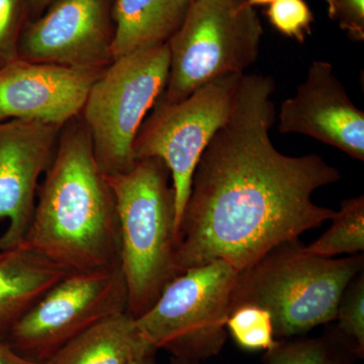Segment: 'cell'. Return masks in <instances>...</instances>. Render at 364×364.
<instances>
[{"mask_svg": "<svg viewBox=\"0 0 364 364\" xmlns=\"http://www.w3.org/2000/svg\"><path fill=\"white\" fill-rule=\"evenodd\" d=\"M274 90L270 76L244 74L231 116L203 151L177 230L179 274L215 260L241 272L336 214L312 196L341 178L338 169L318 154L287 156L270 140Z\"/></svg>", "mask_w": 364, "mask_h": 364, "instance_id": "6da1fadb", "label": "cell"}, {"mask_svg": "<svg viewBox=\"0 0 364 364\" xmlns=\"http://www.w3.org/2000/svg\"><path fill=\"white\" fill-rule=\"evenodd\" d=\"M63 128L23 242L68 273L119 267L121 237L111 186L85 124L73 119Z\"/></svg>", "mask_w": 364, "mask_h": 364, "instance_id": "7a4b0ae2", "label": "cell"}, {"mask_svg": "<svg viewBox=\"0 0 364 364\" xmlns=\"http://www.w3.org/2000/svg\"><path fill=\"white\" fill-rule=\"evenodd\" d=\"M107 178L116 200L119 267L128 289L127 313L136 318L179 274L176 193L169 169L158 158L136 160L129 171Z\"/></svg>", "mask_w": 364, "mask_h": 364, "instance_id": "3957f363", "label": "cell"}, {"mask_svg": "<svg viewBox=\"0 0 364 364\" xmlns=\"http://www.w3.org/2000/svg\"><path fill=\"white\" fill-rule=\"evenodd\" d=\"M304 247L299 239L284 242L239 272L230 313L242 305L267 309L277 340L336 321L342 294L363 270V255L318 257Z\"/></svg>", "mask_w": 364, "mask_h": 364, "instance_id": "277c9868", "label": "cell"}, {"mask_svg": "<svg viewBox=\"0 0 364 364\" xmlns=\"http://www.w3.org/2000/svg\"><path fill=\"white\" fill-rule=\"evenodd\" d=\"M263 33L247 0H191L167 42L169 76L158 102H181L215 79L245 74L258 58Z\"/></svg>", "mask_w": 364, "mask_h": 364, "instance_id": "5b68a950", "label": "cell"}, {"mask_svg": "<svg viewBox=\"0 0 364 364\" xmlns=\"http://www.w3.org/2000/svg\"><path fill=\"white\" fill-rule=\"evenodd\" d=\"M169 65L167 43L146 48L112 60L91 86L80 114L105 176L136 164V134L166 87Z\"/></svg>", "mask_w": 364, "mask_h": 364, "instance_id": "8992f818", "label": "cell"}, {"mask_svg": "<svg viewBox=\"0 0 364 364\" xmlns=\"http://www.w3.org/2000/svg\"><path fill=\"white\" fill-rule=\"evenodd\" d=\"M239 270L215 260L177 275L136 324L156 350L200 363L226 343V322Z\"/></svg>", "mask_w": 364, "mask_h": 364, "instance_id": "52a82bcc", "label": "cell"}, {"mask_svg": "<svg viewBox=\"0 0 364 364\" xmlns=\"http://www.w3.org/2000/svg\"><path fill=\"white\" fill-rule=\"evenodd\" d=\"M244 74L215 79L173 104L157 102L134 142L136 160L158 158L169 169L176 193V235L196 165L227 123Z\"/></svg>", "mask_w": 364, "mask_h": 364, "instance_id": "ba28073f", "label": "cell"}, {"mask_svg": "<svg viewBox=\"0 0 364 364\" xmlns=\"http://www.w3.org/2000/svg\"><path fill=\"white\" fill-rule=\"evenodd\" d=\"M128 309L121 267L69 273L23 316L6 343L21 358L45 364L93 326Z\"/></svg>", "mask_w": 364, "mask_h": 364, "instance_id": "9c48e42d", "label": "cell"}, {"mask_svg": "<svg viewBox=\"0 0 364 364\" xmlns=\"http://www.w3.org/2000/svg\"><path fill=\"white\" fill-rule=\"evenodd\" d=\"M109 0H56L21 33L18 58L102 70L112 61Z\"/></svg>", "mask_w": 364, "mask_h": 364, "instance_id": "30bf717a", "label": "cell"}, {"mask_svg": "<svg viewBox=\"0 0 364 364\" xmlns=\"http://www.w3.org/2000/svg\"><path fill=\"white\" fill-rule=\"evenodd\" d=\"M61 130L28 119L0 122V221L9 222L0 236V251L23 241L32 222L41 176L51 166Z\"/></svg>", "mask_w": 364, "mask_h": 364, "instance_id": "8fae6325", "label": "cell"}, {"mask_svg": "<svg viewBox=\"0 0 364 364\" xmlns=\"http://www.w3.org/2000/svg\"><path fill=\"white\" fill-rule=\"evenodd\" d=\"M102 71L14 60L0 67V122L28 119L63 128L81 114Z\"/></svg>", "mask_w": 364, "mask_h": 364, "instance_id": "7c38bea8", "label": "cell"}, {"mask_svg": "<svg viewBox=\"0 0 364 364\" xmlns=\"http://www.w3.org/2000/svg\"><path fill=\"white\" fill-rule=\"evenodd\" d=\"M279 132L301 134L364 161V112L329 62H312L306 80L280 107Z\"/></svg>", "mask_w": 364, "mask_h": 364, "instance_id": "4fadbf2b", "label": "cell"}, {"mask_svg": "<svg viewBox=\"0 0 364 364\" xmlns=\"http://www.w3.org/2000/svg\"><path fill=\"white\" fill-rule=\"evenodd\" d=\"M69 274L23 242L0 251V342L51 287Z\"/></svg>", "mask_w": 364, "mask_h": 364, "instance_id": "5bb4252c", "label": "cell"}, {"mask_svg": "<svg viewBox=\"0 0 364 364\" xmlns=\"http://www.w3.org/2000/svg\"><path fill=\"white\" fill-rule=\"evenodd\" d=\"M191 0H114L112 60L166 44L184 20Z\"/></svg>", "mask_w": 364, "mask_h": 364, "instance_id": "9a60e30c", "label": "cell"}, {"mask_svg": "<svg viewBox=\"0 0 364 364\" xmlns=\"http://www.w3.org/2000/svg\"><path fill=\"white\" fill-rule=\"evenodd\" d=\"M156 351L126 312L93 326L45 364H129Z\"/></svg>", "mask_w": 364, "mask_h": 364, "instance_id": "2e32d148", "label": "cell"}, {"mask_svg": "<svg viewBox=\"0 0 364 364\" xmlns=\"http://www.w3.org/2000/svg\"><path fill=\"white\" fill-rule=\"evenodd\" d=\"M359 358L358 345L336 326L316 338L277 340L265 352L263 363L352 364Z\"/></svg>", "mask_w": 364, "mask_h": 364, "instance_id": "e0dca14e", "label": "cell"}, {"mask_svg": "<svg viewBox=\"0 0 364 364\" xmlns=\"http://www.w3.org/2000/svg\"><path fill=\"white\" fill-rule=\"evenodd\" d=\"M332 225L318 240L305 246L306 253L333 258L341 254L356 255L364 250V196L349 198L331 220Z\"/></svg>", "mask_w": 364, "mask_h": 364, "instance_id": "ac0fdd59", "label": "cell"}, {"mask_svg": "<svg viewBox=\"0 0 364 364\" xmlns=\"http://www.w3.org/2000/svg\"><path fill=\"white\" fill-rule=\"evenodd\" d=\"M226 328L235 343L246 351H268L277 343L272 315L259 306H237L230 313Z\"/></svg>", "mask_w": 364, "mask_h": 364, "instance_id": "d6986e66", "label": "cell"}, {"mask_svg": "<svg viewBox=\"0 0 364 364\" xmlns=\"http://www.w3.org/2000/svg\"><path fill=\"white\" fill-rule=\"evenodd\" d=\"M338 329L358 345L359 355H364V274L359 272L346 287L337 309Z\"/></svg>", "mask_w": 364, "mask_h": 364, "instance_id": "ffe728a7", "label": "cell"}, {"mask_svg": "<svg viewBox=\"0 0 364 364\" xmlns=\"http://www.w3.org/2000/svg\"><path fill=\"white\" fill-rule=\"evenodd\" d=\"M267 16L275 30L299 43L312 33L315 18L306 0H274L268 4Z\"/></svg>", "mask_w": 364, "mask_h": 364, "instance_id": "44dd1931", "label": "cell"}, {"mask_svg": "<svg viewBox=\"0 0 364 364\" xmlns=\"http://www.w3.org/2000/svg\"><path fill=\"white\" fill-rule=\"evenodd\" d=\"M26 0H0V67L18 58Z\"/></svg>", "mask_w": 364, "mask_h": 364, "instance_id": "7402d4cb", "label": "cell"}, {"mask_svg": "<svg viewBox=\"0 0 364 364\" xmlns=\"http://www.w3.org/2000/svg\"><path fill=\"white\" fill-rule=\"evenodd\" d=\"M328 14L353 41L364 40V0H326Z\"/></svg>", "mask_w": 364, "mask_h": 364, "instance_id": "603a6c76", "label": "cell"}, {"mask_svg": "<svg viewBox=\"0 0 364 364\" xmlns=\"http://www.w3.org/2000/svg\"><path fill=\"white\" fill-rule=\"evenodd\" d=\"M0 364H39L21 358L6 342H0Z\"/></svg>", "mask_w": 364, "mask_h": 364, "instance_id": "cb8c5ba5", "label": "cell"}, {"mask_svg": "<svg viewBox=\"0 0 364 364\" xmlns=\"http://www.w3.org/2000/svg\"><path fill=\"white\" fill-rule=\"evenodd\" d=\"M129 364H157L155 360V353L148 354L143 358H136ZM169 364H200V363H193V361L182 360V359L173 358Z\"/></svg>", "mask_w": 364, "mask_h": 364, "instance_id": "d4e9b609", "label": "cell"}, {"mask_svg": "<svg viewBox=\"0 0 364 364\" xmlns=\"http://www.w3.org/2000/svg\"><path fill=\"white\" fill-rule=\"evenodd\" d=\"M28 6L33 9V13H41L54 4L56 0H26Z\"/></svg>", "mask_w": 364, "mask_h": 364, "instance_id": "484cf974", "label": "cell"}, {"mask_svg": "<svg viewBox=\"0 0 364 364\" xmlns=\"http://www.w3.org/2000/svg\"><path fill=\"white\" fill-rule=\"evenodd\" d=\"M273 1H274V0H247L248 4L253 7L258 6H267V4H270Z\"/></svg>", "mask_w": 364, "mask_h": 364, "instance_id": "4316f807", "label": "cell"}, {"mask_svg": "<svg viewBox=\"0 0 364 364\" xmlns=\"http://www.w3.org/2000/svg\"></svg>", "mask_w": 364, "mask_h": 364, "instance_id": "83f0119b", "label": "cell"}]
</instances>
